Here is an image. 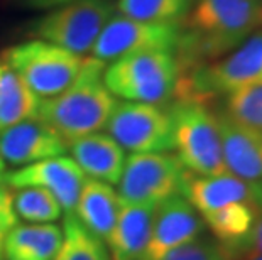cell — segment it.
Instances as JSON below:
<instances>
[{"instance_id":"30bf717a","label":"cell","mask_w":262,"mask_h":260,"mask_svg":"<svg viewBox=\"0 0 262 260\" xmlns=\"http://www.w3.org/2000/svg\"><path fill=\"white\" fill-rule=\"evenodd\" d=\"M105 129L124 151L132 154L169 152L172 149L169 112L159 105L117 102Z\"/></svg>"},{"instance_id":"9a60e30c","label":"cell","mask_w":262,"mask_h":260,"mask_svg":"<svg viewBox=\"0 0 262 260\" xmlns=\"http://www.w3.org/2000/svg\"><path fill=\"white\" fill-rule=\"evenodd\" d=\"M225 168L249 182H262V134L247 129L225 113L216 115Z\"/></svg>"},{"instance_id":"cb8c5ba5","label":"cell","mask_w":262,"mask_h":260,"mask_svg":"<svg viewBox=\"0 0 262 260\" xmlns=\"http://www.w3.org/2000/svg\"><path fill=\"white\" fill-rule=\"evenodd\" d=\"M228 119L262 134V78L227 93Z\"/></svg>"},{"instance_id":"1f68e13d","label":"cell","mask_w":262,"mask_h":260,"mask_svg":"<svg viewBox=\"0 0 262 260\" xmlns=\"http://www.w3.org/2000/svg\"><path fill=\"white\" fill-rule=\"evenodd\" d=\"M260 78H262V71H260Z\"/></svg>"},{"instance_id":"484cf974","label":"cell","mask_w":262,"mask_h":260,"mask_svg":"<svg viewBox=\"0 0 262 260\" xmlns=\"http://www.w3.org/2000/svg\"><path fill=\"white\" fill-rule=\"evenodd\" d=\"M222 252L228 260H255L262 257V217H257L252 228L241 240L220 243Z\"/></svg>"},{"instance_id":"4316f807","label":"cell","mask_w":262,"mask_h":260,"mask_svg":"<svg viewBox=\"0 0 262 260\" xmlns=\"http://www.w3.org/2000/svg\"><path fill=\"white\" fill-rule=\"evenodd\" d=\"M163 260H228L220 245L208 240H193L168 253Z\"/></svg>"},{"instance_id":"44dd1931","label":"cell","mask_w":262,"mask_h":260,"mask_svg":"<svg viewBox=\"0 0 262 260\" xmlns=\"http://www.w3.org/2000/svg\"><path fill=\"white\" fill-rule=\"evenodd\" d=\"M63 218V242L53 260H112L105 242L88 231L73 213H64Z\"/></svg>"},{"instance_id":"9c48e42d","label":"cell","mask_w":262,"mask_h":260,"mask_svg":"<svg viewBox=\"0 0 262 260\" xmlns=\"http://www.w3.org/2000/svg\"><path fill=\"white\" fill-rule=\"evenodd\" d=\"M181 36L183 31L178 22H146L114 12L93 44L90 54L107 64L134 53H174L180 48Z\"/></svg>"},{"instance_id":"8fae6325","label":"cell","mask_w":262,"mask_h":260,"mask_svg":"<svg viewBox=\"0 0 262 260\" xmlns=\"http://www.w3.org/2000/svg\"><path fill=\"white\" fill-rule=\"evenodd\" d=\"M10 190L42 187L59 201L64 213H73L86 176L71 157L58 156L0 174Z\"/></svg>"},{"instance_id":"7a4b0ae2","label":"cell","mask_w":262,"mask_h":260,"mask_svg":"<svg viewBox=\"0 0 262 260\" xmlns=\"http://www.w3.org/2000/svg\"><path fill=\"white\" fill-rule=\"evenodd\" d=\"M262 27V0H196L180 48L193 59H215Z\"/></svg>"},{"instance_id":"3957f363","label":"cell","mask_w":262,"mask_h":260,"mask_svg":"<svg viewBox=\"0 0 262 260\" xmlns=\"http://www.w3.org/2000/svg\"><path fill=\"white\" fill-rule=\"evenodd\" d=\"M180 78V61L168 51L127 54L112 61L103 71V81L114 97L152 105L171 100Z\"/></svg>"},{"instance_id":"4dcf8cb0","label":"cell","mask_w":262,"mask_h":260,"mask_svg":"<svg viewBox=\"0 0 262 260\" xmlns=\"http://www.w3.org/2000/svg\"><path fill=\"white\" fill-rule=\"evenodd\" d=\"M255 260H262V257H259V258H255Z\"/></svg>"},{"instance_id":"52a82bcc","label":"cell","mask_w":262,"mask_h":260,"mask_svg":"<svg viewBox=\"0 0 262 260\" xmlns=\"http://www.w3.org/2000/svg\"><path fill=\"white\" fill-rule=\"evenodd\" d=\"M186 168L169 152H142L125 157L119 179L122 203L159 204L172 196H183Z\"/></svg>"},{"instance_id":"8992f818","label":"cell","mask_w":262,"mask_h":260,"mask_svg":"<svg viewBox=\"0 0 262 260\" xmlns=\"http://www.w3.org/2000/svg\"><path fill=\"white\" fill-rule=\"evenodd\" d=\"M108 0H71L31 26V36L85 58L114 14Z\"/></svg>"},{"instance_id":"ba28073f","label":"cell","mask_w":262,"mask_h":260,"mask_svg":"<svg viewBox=\"0 0 262 260\" xmlns=\"http://www.w3.org/2000/svg\"><path fill=\"white\" fill-rule=\"evenodd\" d=\"M262 32L254 34L235 53L211 64H200L188 78H180L176 93L180 98L205 102V98L227 95L260 78Z\"/></svg>"},{"instance_id":"4fadbf2b","label":"cell","mask_w":262,"mask_h":260,"mask_svg":"<svg viewBox=\"0 0 262 260\" xmlns=\"http://www.w3.org/2000/svg\"><path fill=\"white\" fill-rule=\"evenodd\" d=\"M68 142L41 119H29L0 130V157L5 164L24 166L64 156Z\"/></svg>"},{"instance_id":"f1b7e54d","label":"cell","mask_w":262,"mask_h":260,"mask_svg":"<svg viewBox=\"0 0 262 260\" xmlns=\"http://www.w3.org/2000/svg\"><path fill=\"white\" fill-rule=\"evenodd\" d=\"M22 5L31 9H56L61 7V5L71 2V0H19Z\"/></svg>"},{"instance_id":"277c9868","label":"cell","mask_w":262,"mask_h":260,"mask_svg":"<svg viewBox=\"0 0 262 260\" xmlns=\"http://www.w3.org/2000/svg\"><path fill=\"white\" fill-rule=\"evenodd\" d=\"M168 112L172 124V149L189 173L202 176L227 173L219 120L205 102L180 98Z\"/></svg>"},{"instance_id":"f546056e","label":"cell","mask_w":262,"mask_h":260,"mask_svg":"<svg viewBox=\"0 0 262 260\" xmlns=\"http://www.w3.org/2000/svg\"><path fill=\"white\" fill-rule=\"evenodd\" d=\"M4 169H5V162L2 160V157H0V174L4 173Z\"/></svg>"},{"instance_id":"6da1fadb","label":"cell","mask_w":262,"mask_h":260,"mask_svg":"<svg viewBox=\"0 0 262 260\" xmlns=\"http://www.w3.org/2000/svg\"><path fill=\"white\" fill-rule=\"evenodd\" d=\"M107 64L92 56L73 85L53 98L39 100L37 119L51 125L66 142L105 129L117 100L103 81Z\"/></svg>"},{"instance_id":"83f0119b","label":"cell","mask_w":262,"mask_h":260,"mask_svg":"<svg viewBox=\"0 0 262 260\" xmlns=\"http://www.w3.org/2000/svg\"><path fill=\"white\" fill-rule=\"evenodd\" d=\"M19 225L12 206V191L0 178V260H4V245L9 233Z\"/></svg>"},{"instance_id":"d4e9b609","label":"cell","mask_w":262,"mask_h":260,"mask_svg":"<svg viewBox=\"0 0 262 260\" xmlns=\"http://www.w3.org/2000/svg\"><path fill=\"white\" fill-rule=\"evenodd\" d=\"M191 0H119L117 9L130 19L146 22H178Z\"/></svg>"},{"instance_id":"5b68a950","label":"cell","mask_w":262,"mask_h":260,"mask_svg":"<svg viewBox=\"0 0 262 260\" xmlns=\"http://www.w3.org/2000/svg\"><path fill=\"white\" fill-rule=\"evenodd\" d=\"M9 64L39 98H53L73 85L85 58L46 41H27L2 53Z\"/></svg>"},{"instance_id":"5bb4252c","label":"cell","mask_w":262,"mask_h":260,"mask_svg":"<svg viewBox=\"0 0 262 260\" xmlns=\"http://www.w3.org/2000/svg\"><path fill=\"white\" fill-rule=\"evenodd\" d=\"M183 196L202 215L233 203H247L254 206L262 204V182L244 181L232 173L202 176L186 171Z\"/></svg>"},{"instance_id":"2e32d148","label":"cell","mask_w":262,"mask_h":260,"mask_svg":"<svg viewBox=\"0 0 262 260\" xmlns=\"http://www.w3.org/2000/svg\"><path fill=\"white\" fill-rule=\"evenodd\" d=\"M158 204L122 203L119 218L105 245L112 260H146Z\"/></svg>"},{"instance_id":"7402d4cb","label":"cell","mask_w":262,"mask_h":260,"mask_svg":"<svg viewBox=\"0 0 262 260\" xmlns=\"http://www.w3.org/2000/svg\"><path fill=\"white\" fill-rule=\"evenodd\" d=\"M259 217V206L247 203H233L203 215L205 225L210 226L220 243H230L241 240L252 228L255 218Z\"/></svg>"},{"instance_id":"d6986e66","label":"cell","mask_w":262,"mask_h":260,"mask_svg":"<svg viewBox=\"0 0 262 260\" xmlns=\"http://www.w3.org/2000/svg\"><path fill=\"white\" fill-rule=\"evenodd\" d=\"M63 242V230L54 223H24L10 231L4 260H53Z\"/></svg>"},{"instance_id":"e0dca14e","label":"cell","mask_w":262,"mask_h":260,"mask_svg":"<svg viewBox=\"0 0 262 260\" xmlns=\"http://www.w3.org/2000/svg\"><path fill=\"white\" fill-rule=\"evenodd\" d=\"M71 159L90 179L117 184L125 166V152L112 137L102 132L68 142Z\"/></svg>"},{"instance_id":"ac0fdd59","label":"cell","mask_w":262,"mask_h":260,"mask_svg":"<svg viewBox=\"0 0 262 260\" xmlns=\"http://www.w3.org/2000/svg\"><path fill=\"white\" fill-rule=\"evenodd\" d=\"M120 208L122 201L112 184L88 178L83 182L73 215L88 231L107 242L119 218Z\"/></svg>"},{"instance_id":"603a6c76","label":"cell","mask_w":262,"mask_h":260,"mask_svg":"<svg viewBox=\"0 0 262 260\" xmlns=\"http://www.w3.org/2000/svg\"><path fill=\"white\" fill-rule=\"evenodd\" d=\"M12 206L26 223H54L63 217V208L51 193L42 187H19L12 193Z\"/></svg>"},{"instance_id":"ffe728a7","label":"cell","mask_w":262,"mask_h":260,"mask_svg":"<svg viewBox=\"0 0 262 260\" xmlns=\"http://www.w3.org/2000/svg\"><path fill=\"white\" fill-rule=\"evenodd\" d=\"M39 100L27 83L0 61V130L37 117Z\"/></svg>"},{"instance_id":"7c38bea8","label":"cell","mask_w":262,"mask_h":260,"mask_svg":"<svg viewBox=\"0 0 262 260\" xmlns=\"http://www.w3.org/2000/svg\"><path fill=\"white\" fill-rule=\"evenodd\" d=\"M203 217L185 196H172L156 206L146 260H163L168 253L200 239Z\"/></svg>"}]
</instances>
